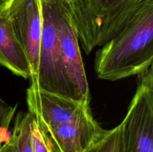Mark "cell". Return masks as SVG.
Returning <instances> with one entry per match:
<instances>
[{
    "instance_id": "4",
    "label": "cell",
    "mask_w": 153,
    "mask_h": 152,
    "mask_svg": "<svg viewBox=\"0 0 153 152\" xmlns=\"http://www.w3.org/2000/svg\"><path fill=\"white\" fill-rule=\"evenodd\" d=\"M120 125L124 152H153V92L141 80Z\"/></svg>"
},
{
    "instance_id": "10",
    "label": "cell",
    "mask_w": 153,
    "mask_h": 152,
    "mask_svg": "<svg viewBox=\"0 0 153 152\" xmlns=\"http://www.w3.org/2000/svg\"><path fill=\"white\" fill-rule=\"evenodd\" d=\"M95 152H124L121 125L107 130L102 138L94 146Z\"/></svg>"
},
{
    "instance_id": "11",
    "label": "cell",
    "mask_w": 153,
    "mask_h": 152,
    "mask_svg": "<svg viewBox=\"0 0 153 152\" xmlns=\"http://www.w3.org/2000/svg\"><path fill=\"white\" fill-rule=\"evenodd\" d=\"M16 108L17 106L10 105L0 97V148L11 137L9 129Z\"/></svg>"
},
{
    "instance_id": "5",
    "label": "cell",
    "mask_w": 153,
    "mask_h": 152,
    "mask_svg": "<svg viewBox=\"0 0 153 152\" xmlns=\"http://www.w3.org/2000/svg\"><path fill=\"white\" fill-rule=\"evenodd\" d=\"M28 111L46 129L80 120L91 114L90 104L46 92L30 85L26 90Z\"/></svg>"
},
{
    "instance_id": "8",
    "label": "cell",
    "mask_w": 153,
    "mask_h": 152,
    "mask_svg": "<svg viewBox=\"0 0 153 152\" xmlns=\"http://www.w3.org/2000/svg\"><path fill=\"white\" fill-rule=\"evenodd\" d=\"M33 116L29 111L16 115L10 141L13 152H34L31 142V122Z\"/></svg>"
},
{
    "instance_id": "14",
    "label": "cell",
    "mask_w": 153,
    "mask_h": 152,
    "mask_svg": "<svg viewBox=\"0 0 153 152\" xmlns=\"http://www.w3.org/2000/svg\"><path fill=\"white\" fill-rule=\"evenodd\" d=\"M12 0H0V14L6 10Z\"/></svg>"
},
{
    "instance_id": "1",
    "label": "cell",
    "mask_w": 153,
    "mask_h": 152,
    "mask_svg": "<svg viewBox=\"0 0 153 152\" xmlns=\"http://www.w3.org/2000/svg\"><path fill=\"white\" fill-rule=\"evenodd\" d=\"M153 63V0H140L120 31L97 51L98 78L115 80L143 75Z\"/></svg>"
},
{
    "instance_id": "12",
    "label": "cell",
    "mask_w": 153,
    "mask_h": 152,
    "mask_svg": "<svg viewBox=\"0 0 153 152\" xmlns=\"http://www.w3.org/2000/svg\"><path fill=\"white\" fill-rule=\"evenodd\" d=\"M141 81L146 83L153 92V63L146 73L140 76Z\"/></svg>"
},
{
    "instance_id": "6",
    "label": "cell",
    "mask_w": 153,
    "mask_h": 152,
    "mask_svg": "<svg viewBox=\"0 0 153 152\" xmlns=\"http://www.w3.org/2000/svg\"><path fill=\"white\" fill-rule=\"evenodd\" d=\"M46 130L59 152L88 151L107 131L100 126L92 114L72 123Z\"/></svg>"
},
{
    "instance_id": "2",
    "label": "cell",
    "mask_w": 153,
    "mask_h": 152,
    "mask_svg": "<svg viewBox=\"0 0 153 152\" xmlns=\"http://www.w3.org/2000/svg\"><path fill=\"white\" fill-rule=\"evenodd\" d=\"M66 0H40L43 32L39 58L38 88L69 98L63 69L60 18Z\"/></svg>"
},
{
    "instance_id": "9",
    "label": "cell",
    "mask_w": 153,
    "mask_h": 152,
    "mask_svg": "<svg viewBox=\"0 0 153 152\" xmlns=\"http://www.w3.org/2000/svg\"><path fill=\"white\" fill-rule=\"evenodd\" d=\"M31 142L34 152H59L49 133L34 116L31 122Z\"/></svg>"
},
{
    "instance_id": "3",
    "label": "cell",
    "mask_w": 153,
    "mask_h": 152,
    "mask_svg": "<svg viewBox=\"0 0 153 152\" xmlns=\"http://www.w3.org/2000/svg\"><path fill=\"white\" fill-rule=\"evenodd\" d=\"M16 38L31 68V85L38 88L39 58L43 32L40 0H12L6 8Z\"/></svg>"
},
{
    "instance_id": "7",
    "label": "cell",
    "mask_w": 153,
    "mask_h": 152,
    "mask_svg": "<svg viewBox=\"0 0 153 152\" xmlns=\"http://www.w3.org/2000/svg\"><path fill=\"white\" fill-rule=\"evenodd\" d=\"M0 65L16 75L31 77V68L25 52L13 31L6 10L0 14Z\"/></svg>"
},
{
    "instance_id": "13",
    "label": "cell",
    "mask_w": 153,
    "mask_h": 152,
    "mask_svg": "<svg viewBox=\"0 0 153 152\" xmlns=\"http://www.w3.org/2000/svg\"><path fill=\"white\" fill-rule=\"evenodd\" d=\"M0 152H13V148H12V143L10 141V139L8 142L4 144L2 147L0 148Z\"/></svg>"
},
{
    "instance_id": "15",
    "label": "cell",
    "mask_w": 153,
    "mask_h": 152,
    "mask_svg": "<svg viewBox=\"0 0 153 152\" xmlns=\"http://www.w3.org/2000/svg\"><path fill=\"white\" fill-rule=\"evenodd\" d=\"M94 146H95V145H94ZM94 146L92 148L90 149V150L88 151H87V152H95V150H94Z\"/></svg>"
}]
</instances>
